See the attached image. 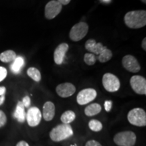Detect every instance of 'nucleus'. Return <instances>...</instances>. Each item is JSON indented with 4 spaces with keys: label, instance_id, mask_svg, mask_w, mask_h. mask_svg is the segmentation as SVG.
Returning <instances> with one entry per match:
<instances>
[{
    "label": "nucleus",
    "instance_id": "f257e3e1",
    "mask_svg": "<svg viewBox=\"0 0 146 146\" xmlns=\"http://www.w3.org/2000/svg\"><path fill=\"white\" fill-rule=\"evenodd\" d=\"M125 25L131 29H140L146 25V11L135 10L127 12L124 18Z\"/></svg>",
    "mask_w": 146,
    "mask_h": 146
},
{
    "label": "nucleus",
    "instance_id": "f03ea898",
    "mask_svg": "<svg viewBox=\"0 0 146 146\" xmlns=\"http://www.w3.org/2000/svg\"><path fill=\"white\" fill-rule=\"evenodd\" d=\"M72 127L69 124H61L56 126L50 133V137L55 142L62 141L73 135Z\"/></svg>",
    "mask_w": 146,
    "mask_h": 146
},
{
    "label": "nucleus",
    "instance_id": "7ed1b4c3",
    "mask_svg": "<svg viewBox=\"0 0 146 146\" xmlns=\"http://www.w3.org/2000/svg\"><path fill=\"white\" fill-rule=\"evenodd\" d=\"M136 140V135L130 131L120 132L114 137V142L118 146H133Z\"/></svg>",
    "mask_w": 146,
    "mask_h": 146
},
{
    "label": "nucleus",
    "instance_id": "20e7f679",
    "mask_svg": "<svg viewBox=\"0 0 146 146\" xmlns=\"http://www.w3.org/2000/svg\"><path fill=\"white\" fill-rule=\"evenodd\" d=\"M127 118L131 125L137 127L146 126V113L143 109L136 108L131 110L127 115Z\"/></svg>",
    "mask_w": 146,
    "mask_h": 146
},
{
    "label": "nucleus",
    "instance_id": "39448f33",
    "mask_svg": "<svg viewBox=\"0 0 146 146\" xmlns=\"http://www.w3.org/2000/svg\"><path fill=\"white\" fill-rule=\"evenodd\" d=\"M89 31V26L86 23L80 22L74 25L71 29L70 34V39L73 41H78L83 39Z\"/></svg>",
    "mask_w": 146,
    "mask_h": 146
},
{
    "label": "nucleus",
    "instance_id": "423d86ee",
    "mask_svg": "<svg viewBox=\"0 0 146 146\" xmlns=\"http://www.w3.org/2000/svg\"><path fill=\"white\" fill-rule=\"evenodd\" d=\"M102 84L104 89L108 92L117 91L120 87V82L118 78L111 73H106L102 78Z\"/></svg>",
    "mask_w": 146,
    "mask_h": 146
},
{
    "label": "nucleus",
    "instance_id": "0eeeda50",
    "mask_svg": "<svg viewBox=\"0 0 146 146\" xmlns=\"http://www.w3.org/2000/svg\"><path fill=\"white\" fill-rule=\"evenodd\" d=\"M131 88L136 94L146 95V80L143 76L135 75L130 80Z\"/></svg>",
    "mask_w": 146,
    "mask_h": 146
},
{
    "label": "nucleus",
    "instance_id": "6e6552de",
    "mask_svg": "<svg viewBox=\"0 0 146 146\" xmlns=\"http://www.w3.org/2000/svg\"><path fill=\"white\" fill-rule=\"evenodd\" d=\"M62 9V5L56 0L49 1L45 5V16L47 19L52 20L60 13Z\"/></svg>",
    "mask_w": 146,
    "mask_h": 146
},
{
    "label": "nucleus",
    "instance_id": "1a4fd4ad",
    "mask_svg": "<svg viewBox=\"0 0 146 146\" xmlns=\"http://www.w3.org/2000/svg\"><path fill=\"white\" fill-rule=\"evenodd\" d=\"M96 96L97 92L95 89H85L78 93L76 97V101L79 105H85L96 99Z\"/></svg>",
    "mask_w": 146,
    "mask_h": 146
},
{
    "label": "nucleus",
    "instance_id": "9d476101",
    "mask_svg": "<svg viewBox=\"0 0 146 146\" xmlns=\"http://www.w3.org/2000/svg\"><path fill=\"white\" fill-rule=\"evenodd\" d=\"M42 114L40 110L36 107H31L26 114V119L30 127H35L39 125L41 120Z\"/></svg>",
    "mask_w": 146,
    "mask_h": 146
},
{
    "label": "nucleus",
    "instance_id": "9b49d317",
    "mask_svg": "<svg viewBox=\"0 0 146 146\" xmlns=\"http://www.w3.org/2000/svg\"><path fill=\"white\" fill-rule=\"evenodd\" d=\"M122 64L126 70L131 72H138L141 69L137 60L131 55L124 56L122 60Z\"/></svg>",
    "mask_w": 146,
    "mask_h": 146
},
{
    "label": "nucleus",
    "instance_id": "f8f14e48",
    "mask_svg": "<svg viewBox=\"0 0 146 146\" xmlns=\"http://www.w3.org/2000/svg\"><path fill=\"white\" fill-rule=\"evenodd\" d=\"M56 93L61 98H68L75 93L76 88L74 85L70 83H62L56 87Z\"/></svg>",
    "mask_w": 146,
    "mask_h": 146
},
{
    "label": "nucleus",
    "instance_id": "ddd939ff",
    "mask_svg": "<svg viewBox=\"0 0 146 146\" xmlns=\"http://www.w3.org/2000/svg\"><path fill=\"white\" fill-rule=\"evenodd\" d=\"M68 45L66 43H61L56 47L54 54V62L56 64L60 65L63 63L66 54L68 50Z\"/></svg>",
    "mask_w": 146,
    "mask_h": 146
},
{
    "label": "nucleus",
    "instance_id": "4468645a",
    "mask_svg": "<svg viewBox=\"0 0 146 146\" xmlns=\"http://www.w3.org/2000/svg\"><path fill=\"white\" fill-rule=\"evenodd\" d=\"M106 47L104 46L101 43H97L94 39H89L85 43V48L91 54L99 55Z\"/></svg>",
    "mask_w": 146,
    "mask_h": 146
},
{
    "label": "nucleus",
    "instance_id": "2eb2a0df",
    "mask_svg": "<svg viewBox=\"0 0 146 146\" xmlns=\"http://www.w3.org/2000/svg\"><path fill=\"white\" fill-rule=\"evenodd\" d=\"M56 108L54 103L52 102H45L43 107V116L45 120L50 121L54 118L55 116Z\"/></svg>",
    "mask_w": 146,
    "mask_h": 146
},
{
    "label": "nucleus",
    "instance_id": "dca6fc26",
    "mask_svg": "<svg viewBox=\"0 0 146 146\" xmlns=\"http://www.w3.org/2000/svg\"><path fill=\"white\" fill-rule=\"evenodd\" d=\"M14 116L19 123H23L26 120V112H25V106L22 102H18L16 106L15 112L14 113Z\"/></svg>",
    "mask_w": 146,
    "mask_h": 146
},
{
    "label": "nucleus",
    "instance_id": "f3484780",
    "mask_svg": "<svg viewBox=\"0 0 146 146\" xmlns=\"http://www.w3.org/2000/svg\"><path fill=\"white\" fill-rule=\"evenodd\" d=\"M102 106L98 104H91L85 109V114L87 116H93L97 115L101 112Z\"/></svg>",
    "mask_w": 146,
    "mask_h": 146
},
{
    "label": "nucleus",
    "instance_id": "a211bd4d",
    "mask_svg": "<svg viewBox=\"0 0 146 146\" xmlns=\"http://www.w3.org/2000/svg\"><path fill=\"white\" fill-rule=\"evenodd\" d=\"M25 65V60L21 56H16L15 60L13 61V64L11 65V70L15 74H18L21 72V69Z\"/></svg>",
    "mask_w": 146,
    "mask_h": 146
},
{
    "label": "nucleus",
    "instance_id": "6ab92c4d",
    "mask_svg": "<svg viewBox=\"0 0 146 146\" xmlns=\"http://www.w3.org/2000/svg\"><path fill=\"white\" fill-rule=\"evenodd\" d=\"M16 58V53L12 50L5 51L0 54V60L4 63H9L11 62H13Z\"/></svg>",
    "mask_w": 146,
    "mask_h": 146
},
{
    "label": "nucleus",
    "instance_id": "aec40b11",
    "mask_svg": "<svg viewBox=\"0 0 146 146\" xmlns=\"http://www.w3.org/2000/svg\"><path fill=\"white\" fill-rule=\"evenodd\" d=\"M76 115L73 111L68 110L66 111L61 116V121L64 124H70L73 122L75 119Z\"/></svg>",
    "mask_w": 146,
    "mask_h": 146
},
{
    "label": "nucleus",
    "instance_id": "412c9836",
    "mask_svg": "<svg viewBox=\"0 0 146 146\" xmlns=\"http://www.w3.org/2000/svg\"><path fill=\"white\" fill-rule=\"evenodd\" d=\"M112 57V53L107 47L100 54L97 56V60H98L100 62L104 63L106 62L109 61Z\"/></svg>",
    "mask_w": 146,
    "mask_h": 146
},
{
    "label": "nucleus",
    "instance_id": "4be33fe9",
    "mask_svg": "<svg viewBox=\"0 0 146 146\" xmlns=\"http://www.w3.org/2000/svg\"><path fill=\"white\" fill-rule=\"evenodd\" d=\"M27 74L29 76H30L33 80H34L35 81L39 82L41 81V72H39V70L36 68L34 67H31V68H29L27 70Z\"/></svg>",
    "mask_w": 146,
    "mask_h": 146
},
{
    "label": "nucleus",
    "instance_id": "5701e85b",
    "mask_svg": "<svg viewBox=\"0 0 146 146\" xmlns=\"http://www.w3.org/2000/svg\"><path fill=\"white\" fill-rule=\"evenodd\" d=\"M89 127L91 131L94 132H99L102 129V124L98 120L93 119L89 122Z\"/></svg>",
    "mask_w": 146,
    "mask_h": 146
},
{
    "label": "nucleus",
    "instance_id": "b1692460",
    "mask_svg": "<svg viewBox=\"0 0 146 146\" xmlns=\"http://www.w3.org/2000/svg\"><path fill=\"white\" fill-rule=\"evenodd\" d=\"M97 60V56L96 55L91 54V53H87L84 56V61L89 66H92L95 64Z\"/></svg>",
    "mask_w": 146,
    "mask_h": 146
},
{
    "label": "nucleus",
    "instance_id": "393cba45",
    "mask_svg": "<svg viewBox=\"0 0 146 146\" xmlns=\"http://www.w3.org/2000/svg\"><path fill=\"white\" fill-rule=\"evenodd\" d=\"M7 122V118L5 113L0 110V128L3 127Z\"/></svg>",
    "mask_w": 146,
    "mask_h": 146
},
{
    "label": "nucleus",
    "instance_id": "a878e982",
    "mask_svg": "<svg viewBox=\"0 0 146 146\" xmlns=\"http://www.w3.org/2000/svg\"><path fill=\"white\" fill-rule=\"evenodd\" d=\"M7 74H8V71L6 68H5L4 67L0 66V82L5 79L7 76Z\"/></svg>",
    "mask_w": 146,
    "mask_h": 146
},
{
    "label": "nucleus",
    "instance_id": "bb28decb",
    "mask_svg": "<svg viewBox=\"0 0 146 146\" xmlns=\"http://www.w3.org/2000/svg\"><path fill=\"white\" fill-rule=\"evenodd\" d=\"M22 103L25 108H29L31 106V99L29 96H25L23 99Z\"/></svg>",
    "mask_w": 146,
    "mask_h": 146
},
{
    "label": "nucleus",
    "instance_id": "cd10ccee",
    "mask_svg": "<svg viewBox=\"0 0 146 146\" xmlns=\"http://www.w3.org/2000/svg\"><path fill=\"white\" fill-rule=\"evenodd\" d=\"M112 102L110 100H107L104 102V108L106 112H110L112 109Z\"/></svg>",
    "mask_w": 146,
    "mask_h": 146
},
{
    "label": "nucleus",
    "instance_id": "c85d7f7f",
    "mask_svg": "<svg viewBox=\"0 0 146 146\" xmlns=\"http://www.w3.org/2000/svg\"><path fill=\"white\" fill-rule=\"evenodd\" d=\"M85 146H102L99 142L96 140H89L85 144Z\"/></svg>",
    "mask_w": 146,
    "mask_h": 146
},
{
    "label": "nucleus",
    "instance_id": "c756f323",
    "mask_svg": "<svg viewBox=\"0 0 146 146\" xmlns=\"http://www.w3.org/2000/svg\"><path fill=\"white\" fill-rule=\"evenodd\" d=\"M62 5H67L70 2L71 0H57Z\"/></svg>",
    "mask_w": 146,
    "mask_h": 146
},
{
    "label": "nucleus",
    "instance_id": "7c9ffc66",
    "mask_svg": "<svg viewBox=\"0 0 146 146\" xmlns=\"http://www.w3.org/2000/svg\"><path fill=\"white\" fill-rule=\"evenodd\" d=\"M16 146H30L26 141H21L16 144Z\"/></svg>",
    "mask_w": 146,
    "mask_h": 146
},
{
    "label": "nucleus",
    "instance_id": "2f4dec72",
    "mask_svg": "<svg viewBox=\"0 0 146 146\" xmlns=\"http://www.w3.org/2000/svg\"><path fill=\"white\" fill-rule=\"evenodd\" d=\"M5 90H6V89H5V87H0V96L4 95Z\"/></svg>",
    "mask_w": 146,
    "mask_h": 146
},
{
    "label": "nucleus",
    "instance_id": "473e14b6",
    "mask_svg": "<svg viewBox=\"0 0 146 146\" xmlns=\"http://www.w3.org/2000/svg\"><path fill=\"white\" fill-rule=\"evenodd\" d=\"M141 47H142V48H143L144 50L146 51V38H144L143 41H142Z\"/></svg>",
    "mask_w": 146,
    "mask_h": 146
},
{
    "label": "nucleus",
    "instance_id": "72a5a7b5",
    "mask_svg": "<svg viewBox=\"0 0 146 146\" xmlns=\"http://www.w3.org/2000/svg\"><path fill=\"white\" fill-rule=\"evenodd\" d=\"M4 101H5V96H4V95L0 96V106L3 104Z\"/></svg>",
    "mask_w": 146,
    "mask_h": 146
},
{
    "label": "nucleus",
    "instance_id": "f704fd0d",
    "mask_svg": "<svg viewBox=\"0 0 146 146\" xmlns=\"http://www.w3.org/2000/svg\"><path fill=\"white\" fill-rule=\"evenodd\" d=\"M141 1L143 2V3H146V0H141Z\"/></svg>",
    "mask_w": 146,
    "mask_h": 146
},
{
    "label": "nucleus",
    "instance_id": "c9c22d12",
    "mask_svg": "<svg viewBox=\"0 0 146 146\" xmlns=\"http://www.w3.org/2000/svg\"><path fill=\"white\" fill-rule=\"evenodd\" d=\"M104 1V2H107V1H109L110 0H103Z\"/></svg>",
    "mask_w": 146,
    "mask_h": 146
},
{
    "label": "nucleus",
    "instance_id": "e433bc0d",
    "mask_svg": "<svg viewBox=\"0 0 146 146\" xmlns=\"http://www.w3.org/2000/svg\"><path fill=\"white\" fill-rule=\"evenodd\" d=\"M72 146H74V145H72Z\"/></svg>",
    "mask_w": 146,
    "mask_h": 146
}]
</instances>
